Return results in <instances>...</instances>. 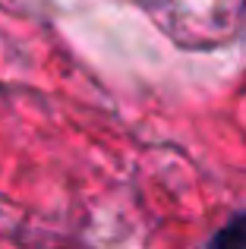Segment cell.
Instances as JSON below:
<instances>
[{"label":"cell","mask_w":246,"mask_h":249,"mask_svg":"<svg viewBox=\"0 0 246 249\" xmlns=\"http://www.w3.org/2000/svg\"><path fill=\"white\" fill-rule=\"evenodd\" d=\"M215 249H246V214H237L230 218L215 237L209 240Z\"/></svg>","instance_id":"cell-1"}]
</instances>
